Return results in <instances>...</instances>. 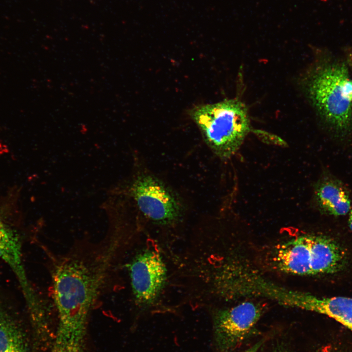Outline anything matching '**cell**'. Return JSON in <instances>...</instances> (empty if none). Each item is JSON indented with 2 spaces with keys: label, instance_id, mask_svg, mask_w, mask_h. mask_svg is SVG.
I'll return each mask as SVG.
<instances>
[{
  "label": "cell",
  "instance_id": "52a82bcc",
  "mask_svg": "<svg viewBox=\"0 0 352 352\" xmlns=\"http://www.w3.org/2000/svg\"><path fill=\"white\" fill-rule=\"evenodd\" d=\"M312 275L332 274L342 270L347 263L344 250L334 240L324 235H310Z\"/></svg>",
  "mask_w": 352,
  "mask_h": 352
},
{
  "label": "cell",
  "instance_id": "8992f818",
  "mask_svg": "<svg viewBox=\"0 0 352 352\" xmlns=\"http://www.w3.org/2000/svg\"><path fill=\"white\" fill-rule=\"evenodd\" d=\"M131 287L136 304L140 307L153 304L161 293L167 278V269L160 255L143 251L128 265Z\"/></svg>",
  "mask_w": 352,
  "mask_h": 352
},
{
  "label": "cell",
  "instance_id": "3957f363",
  "mask_svg": "<svg viewBox=\"0 0 352 352\" xmlns=\"http://www.w3.org/2000/svg\"><path fill=\"white\" fill-rule=\"evenodd\" d=\"M192 117L206 144L221 158L234 154L250 129L247 108L236 99L198 106Z\"/></svg>",
  "mask_w": 352,
  "mask_h": 352
},
{
  "label": "cell",
  "instance_id": "277c9868",
  "mask_svg": "<svg viewBox=\"0 0 352 352\" xmlns=\"http://www.w3.org/2000/svg\"><path fill=\"white\" fill-rule=\"evenodd\" d=\"M263 314L257 304L244 302L218 310L214 317L215 345L220 352H232L250 336Z\"/></svg>",
  "mask_w": 352,
  "mask_h": 352
},
{
  "label": "cell",
  "instance_id": "6da1fadb",
  "mask_svg": "<svg viewBox=\"0 0 352 352\" xmlns=\"http://www.w3.org/2000/svg\"><path fill=\"white\" fill-rule=\"evenodd\" d=\"M117 242L101 251H71L52 261V295L57 322L88 324L91 310L108 281Z\"/></svg>",
  "mask_w": 352,
  "mask_h": 352
},
{
  "label": "cell",
  "instance_id": "9c48e42d",
  "mask_svg": "<svg viewBox=\"0 0 352 352\" xmlns=\"http://www.w3.org/2000/svg\"><path fill=\"white\" fill-rule=\"evenodd\" d=\"M282 271L297 275H312L310 235H303L281 244L275 254Z\"/></svg>",
  "mask_w": 352,
  "mask_h": 352
},
{
  "label": "cell",
  "instance_id": "7c38bea8",
  "mask_svg": "<svg viewBox=\"0 0 352 352\" xmlns=\"http://www.w3.org/2000/svg\"><path fill=\"white\" fill-rule=\"evenodd\" d=\"M0 352H29L26 337L11 312L0 304Z\"/></svg>",
  "mask_w": 352,
  "mask_h": 352
},
{
  "label": "cell",
  "instance_id": "ba28073f",
  "mask_svg": "<svg viewBox=\"0 0 352 352\" xmlns=\"http://www.w3.org/2000/svg\"><path fill=\"white\" fill-rule=\"evenodd\" d=\"M315 199L321 211L335 217L350 212L351 200L344 184L330 174L324 176L316 184Z\"/></svg>",
  "mask_w": 352,
  "mask_h": 352
},
{
  "label": "cell",
  "instance_id": "9a60e30c",
  "mask_svg": "<svg viewBox=\"0 0 352 352\" xmlns=\"http://www.w3.org/2000/svg\"><path fill=\"white\" fill-rule=\"evenodd\" d=\"M320 352H338L332 347L328 346L324 348Z\"/></svg>",
  "mask_w": 352,
  "mask_h": 352
},
{
  "label": "cell",
  "instance_id": "30bf717a",
  "mask_svg": "<svg viewBox=\"0 0 352 352\" xmlns=\"http://www.w3.org/2000/svg\"><path fill=\"white\" fill-rule=\"evenodd\" d=\"M0 258L15 274L23 294L32 289L22 260L21 244L18 236L0 220Z\"/></svg>",
  "mask_w": 352,
  "mask_h": 352
},
{
  "label": "cell",
  "instance_id": "4fadbf2b",
  "mask_svg": "<svg viewBox=\"0 0 352 352\" xmlns=\"http://www.w3.org/2000/svg\"><path fill=\"white\" fill-rule=\"evenodd\" d=\"M264 341L263 340L257 342L250 348L244 350L242 352H258L261 346L263 345Z\"/></svg>",
  "mask_w": 352,
  "mask_h": 352
},
{
  "label": "cell",
  "instance_id": "5b68a950",
  "mask_svg": "<svg viewBox=\"0 0 352 352\" xmlns=\"http://www.w3.org/2000/svg\"><path fill=\"white\" fill-rule=\"evenodd\" d=\"M138 209L150 220L160 224L177 219L180 208L175 197L158 179L147 175L137 176L127 190Z\"/></svg>",
  "mask_w": 352,
  "mask_h": 352
},
{
  "label": "cell",
  "instance_id": "8fae6325",
  "mask_svg": "<svg viewBox=\"0 0 352 352\" xmlns=\"http://www.w3.org/2000/svg\"><path fill=\"white\" fill-rule=\"evenodd\" d=\"M311 295L306 310L328 316L352 331V298Z\"/></svg>",
  "mask_w": 352,
  "mask_h": 352
},
{
  "label": "cell",
  "instance_id": "5bb4252c",
  "mask_svg": "<svg viewBox=\"0 0 352 352\" xmlns=\"http://www.w3.org/2000/svg\"><path fill=\"white\" fill-rule=\"evenodd\" d=\"M346 58L349 65L352 69V48L349 49L347 51Z\"/></svg>",
  "mask_w": 352,
  "mask_h": 352
},
{
  "label": "cell",
  "instance_id": "e0dca14e",
  "mask_svg": "<svg viewBox=\"0 0 352 352\" xmlns=\"http://www.w3.org/2000/svg\"><path fill=\"white\" fill-rule=\"evenodd\" d=\"M288 352L286 351V350H279V351H277V352Z\"/></svg>",
  "mask_w": 352,
  "mask_h": 352
},
{
  "label": "cell",
  "instance_id": "7a4b0ae2",
  "mask_svg": "<svg viewBox=\"0 0 352 352\" xmlns=\"http://www.w3.org/2000/svg\"><path fill=\"white\" fill-rule=\"evenodd\" d=\"M307 94L325 123L341 137L352 129V79L346 65L327 61L316 66L305 83Z\"/></svg>",
  "mask_w": 352,
  "mask_h": 352
},
{
  "label": "cell",
  "instance_id": "2e32d148",
  "mask_svg": "<svg viewBox=\"0 0 352 352\" xmlns=\"http://www.w3.org/2000/svg\"><path fill=\"white\" fill-rule=\"evenodd\" d=\"M348 223L349 227L352 231V209H351L349 212Z\"/></svg>",
  "mask_w": 352,
  "mask_h": 352
}]
</instances>
